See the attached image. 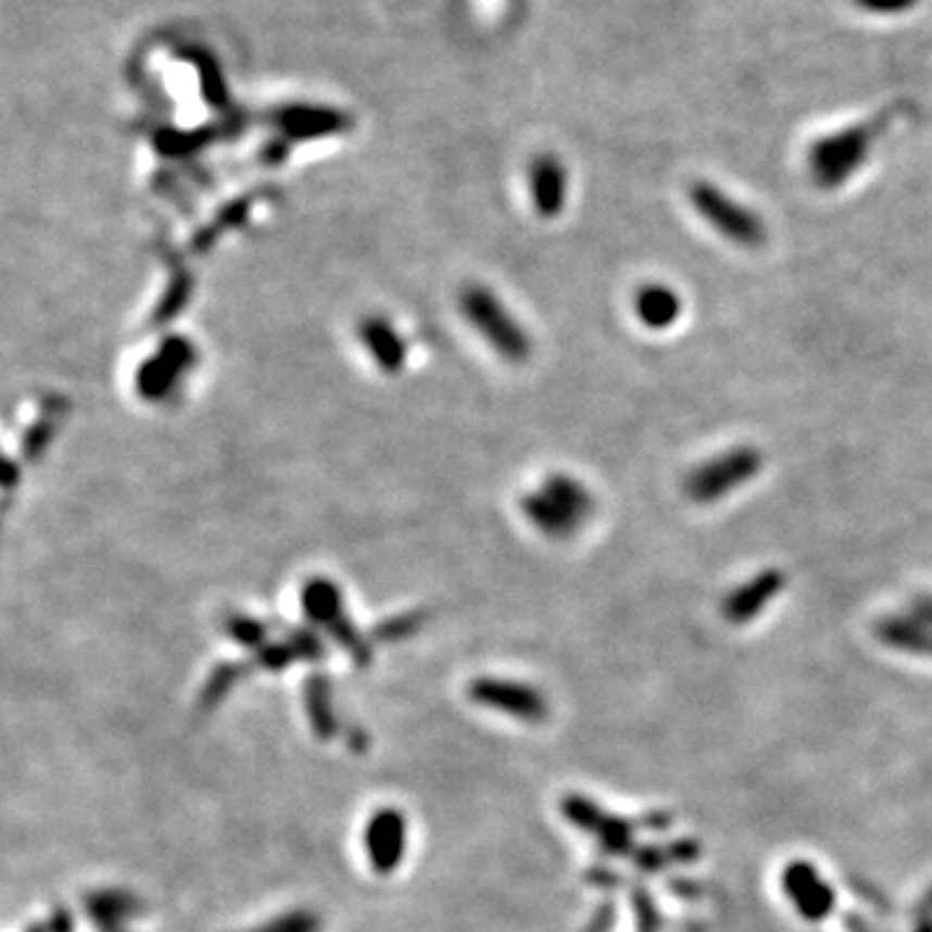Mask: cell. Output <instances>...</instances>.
<instances>
[{
  "label": "cell",
  "mask_w": 932,
  "mask_h": 932,
  "mask_svg": "<svg viewBox=\"0 0 932 932\" xmlns=\"http://www.w3.org/2000/svg\"><path fill=\"white\" fill-rule=\"evenodd\" d=\"M303 609L316 625H324L329 632H335V638L340 640V645L350 655H355L361 664L368 660V645L363 643L361 634L353 630V625H348L342 614V596L337 591L335 583L324 578H314L303 589Z\"/></svg>",
  "instance_id": "5b68a950"
},
{
  "label": "cell",
  "mask_w": 932,
  "mask_h": 932,
  "mask_svg": "<svg viewBox=\"0 0 932 932\" xmlns=\"http://www.w3.org/2000/svg\"><path fill=\"white\" fill-rule=\"evenodd\" d=\"M689 200H692L694 211L710 223L722 239L746 249H756L767 241L765 221H761L752 207L741 205L731 194H726L720 187H715L713 181H694V185L689 187Z\"/></svg>",
  "instance_id": "3957f363"
},
{
  "label": "cell",
  "mask_w": 932,
  "mask_h": 932,
  "mask_svg": "<svg viewBox=\"0 0 932 932\" xmlns=\"http://www.w3.org/2000/svg\"><path fill=\"white\" fill-rule=\"evenodd\" d=\"M785 585V576H782L777 567H767L759 576L746 580L744 585H739L731 596L722 604V614L733 621V625H746L759 614L765 606L772 601L777 593Z\"/></svg>",
  "instance_id": "8fae6325"
},
{
  "label": "cell",
  "mask_w": 932,
  "mask_h": 932,
  "mask_svg": "<svg viewBox=\"0 0 932 932\" xmlns=\"http://www.w3.org/2000/svg\"><path fill=\"white\" fill-rule=\"evenodd\" d=\"M634 314L638 319L645 324L647 329H660L673 327L681 316V299L673 288L664 286V282H645L634 293Z\"/></svg>",
  "instance_id": "7c38bea8"
},
{
  "label": "cell",
  "mask_w": 932,
  "mask_h": 932,
  "mask_svg": "<svg viewBox=\"0 0 932 932\" xmlns=\"http://www.w3.org/2000/svg\"><path fill=\"white\" fill-rule=\"evenodd\" d=\"M329 684L322 677L308 679L306 687V710L311 718V726H314V731L319 739H329V735L337 733V720L332 713V705H329Z\"/></svg>",
  "instance_id": "e0dca14e"
},
{
  "label": "cell",
  "mask_w": 932,
  "mask_h": 932,
  "mask_svg": "<svg viewBox=\"0 0 932 932\" xmlns=\"http://www.w3.org/2000/svg\"><path fill=\"white\" fill-rule=\"evenodd\" d=\"M853 3L873 16H904L915 11L920 0H853Z\"/></svg>",
  "instance_id": "ffe728a7"
},
{
  "label": "cell",
  "mask_w": 932,
  "mask_h": 932,
  "mask_svg": "<svg viewBox=\"0 0 932 932\" xmlns=\"http://www.w3.org/2000/svg\"><path fill=\"white\" fill-rule=\"evenodd\" d=\"M273 125L286 143H293V140L327 138V135L348 130L350 119L342 112L327 110V106L290 104L273 112Z\"/></svg>",
  "instance_id": "ba28073f"
},
{
  "label": "cell",
  "mask_w": 932,
  "mask_h": 932,
  "mask_svg": "<svg viewBox=\"0 0 932 932\" xmlns=\"http://www.w3.org/2000/svg\"><path fill=\"white\" fill-rule=\"evenodd\" d=\"M469 697L482 707H492L505 715L521 720H542L546 715V702L537 689L516 684L505 679H477L469 684Z\"/></svg>",
  "instance_id": "52a82bcc"
},
{
  "label": "cell",
  "mask_w": 932,
  "mask_h": 932,
  "mask_svg": "<svg viewBox=\"0 0 932 932\" xmlns=\"http://www.w3.org/2000/svg\"><path fill=\"white\" fill-rule=\"evenodd\" d=\"M911 606H915L917 617L924 619V621H930V625H932V596H917L915 604H911Z\"/></svg>",
  "instance_id": "603a6c76"
},
{
  "label": "cell",
  "mask_w": 932,
  "mask_h": 932,
  "mask_svg": "<svg viewBox=\"0 0 932 932\" xmlns=\"http://www.w3.org/2000/svg\"><path fill=\"white\" fill-rule=\"evenodd\" d=\"M542 492L550 500H555L559 508H563L567 516L576 518L580 526L589 521V516L593 513V495L583 482H578V479H572L570 475H550V479L542 484Z\"/></svg>",
  "instance_id": "9a60e30c"
},
{
  "label": "cell",
  "mask_w": 932,
  "mask_h": 932,
  "mask_svg": "<svg viewBox=\"0 0 932 932\" xmlns=\"http://www.w3.org/2000/svg\"><path fill=\"white\" fill-rule=\"evenodd\" d=\"M464 314L469 322L479 327V332L488 337L492 348L498 350L505 361L524 363L531 355V340L524 327L508 314V308L500 303L488 288H466L462 295Z\"/></svg>",
  "instance_id": "277c9868"
},
{
  "label": "cell",
  "mask_w": 932,
  "mask_h": 932,
  "mask_svg": "<svg viewBox=\"0 0 932 932\" xmlns=\"http://www.w3.org/2000/svg\"><path fill=\"white\" fill-rule=\"evenodd\" d=\"M366 853L370 868L378 876H389L400 868L404 847H407V821L396 808H381L366 823Z\"/></svg>",
  "instance_id": "8992f818"
},
{
  "label": "cell",
  "mask_w": 932,
  "mask_h": 932,
  "mask_svg": "<svg viewBox=\"0 0 932 932\" xmlns=\"http://www.w3.org/2000/svg\"><path fill=\"white\" fill-rule=\"evenodd\" d=\"M765 466V454L756 445H735L710 462L700 464L684 479V492L692 503L715 505L726 500L741 484L752 482Z\"/></svg>",
  "instance_id": "7a4b0ae2"
},
{
  "label": "cell",
  "mask_w": 932,
  "mask_h": 932,
  "mask_svg": "<svg viewBox=\"0 0 932 932\" xmlns=\"http://www.w3.org/2000/svg\"><path fill=\"white\" fill-rule=\"evenodd\" d=\"M252 932H319V920H316L311 911H290V915H282L278 920L262 924V928H256Z\"/></svg>",
  "instance_id": "d6986e66"
},
{
  "label": "cell",
  "mask_w": 932,
  "mask_h": 932,
  "mask_svg": "<svg viewBox=\"0 0 932 932\" xmlns=\"http://www.w3.org/2000/svg\"><path fill=\"white\" fill-rule=\"evenodd\" d=\"M420 625H423L420 614H407V617L389 619L387 625H383L381 630H378V634H383V638H387V640H396V638H404V634H412Z\"/></svg>",
  "instance_id": "7402d4cb"
},
{
  "label": "cell",
  "mask_w": 932,
  "mask_h": 932,
  "mask_svg": "<svg viewBox=\"0 0 932 932\" xmlns=\"http://www.w3.org/2000/svg\"><path fill=\"white\" fill-rule=\"evenodd\" d=\"M883 643L917 655H932V625L920 617H883L876 625Z\"/></svg>",
  "instance_id": "4fadbf2b"
},
{
  "label": "cell",
  "mask_w": 932,
  "mask_h": 932,
  "mask_svg": "<svg viewBox=\"0 0 932 932\" xmlns=\"http://www.w3.org/2000/svg\"><path fill=\"white\" fill-rule=\"evenodd\" d=\"M894 110L876 114L873 119L844 127L840 133L823 135L808 153V172L819 189H840L844 181L853 179L868 155L873 153L876 140L894 123Z\"/></svg>",
  "instance_id": "6da1fadb"
},
{
  "label": "cell",
  "mask_w": 932,
  "mask_h": 932,
  "mask_svg": "<svg viewBox=\"0 0 932 932\" xmlns=\"http://www.w3.org/2000/svg\"><path fill=\"white\" fill-rule=\"evenodd\" d=\"M785 886L790 889V896L798 904V909L806 917H810V920H816V917H821L823 911L832 907V891H827V886L816 878L814 868H790V873L785 876Z\"/></svg>",
  "instance_id": "5bb4252c"
},
{
  "label": "cell",
  "mask_w": 932,
  "mask_h": 932,
  "mask_svg": "<svg viewBox=\"0 0 932 932\" xmlns=\"http://www.w3.org/2000/svg\"><path fill=\"white\" fill-rule=\"evenodd\" d=\"M239 677H241V668L234 666V664L215 668V673L211 677V684L202 689L200 710H213V707L218 705L223 697H226V692L234 687V681Z\"/></svg>",
  "instance_id": "ac0fdd59"
},
{
  "label": "cell",
  "mask_w": 932,
  "mask_h": 932,
  "mask_svg": "<svg viewBox=\"0 0 932 932\" xmlns=\"http://www.w3.org/2000/svg\"><path fill=\"white\" fill-rule=\"evenodd\" d=\"M192 357H194L192 344L179 340V337L168 340L164 348L159 350V355H155L153 361H148L140 366V374H138L140 394L148 396V400H161V396H166L168 391L174 389V383L179 381L181 370L189 368Z\"/></svg>",
  "instance_id": "9c48e42d"
},
{
  "label": "cell",
  "mask_w": 932,
  "mask_h": 932,
  "mask_svg": "<svg viewBox=\"0 0 932 932\" xmlns=\"http://www.w3.org/2000/svg\"><path fill=\"white\" fill-rule=\"evenodd\" d=\"M228 632H231L241 645L256 647V645H262V640H265V627H262L260 621L247 619V617L228 619Z\"/></svg>",
  "instance_id": "44dd1931"
},
{
  "label": "cell",
  "mask_w": 932,
  "mask_h": 932,
  "mask_svg": "<svg viewBox=\"0 0 932 932\" xmlns=\"http://www.w3.org/2000/svg\"><path fill=\"white\" fill-rule=\"evenodd\" d=\"M529 189L537 215L546 221L557 218L567 198V172L563 161L552 153L537 155L529 168Z\"/></svg>",
  "instance_id": "30bf717a"
},
{
  "label": "cell",
  "mask_w": 932,
  "mask_h": 932,
  "mask_svg": "<svg viewBox=\"0 0 932 932\" xmlns=\"http://www.w3.org/2000/svg\"><path fill=\"white\" fill-rule=\"evenodd\" d=\"M361 337H363V342L368 344L370 353L376 355L378 366L387 368V370H400L402 368L404 344L387 322H381V319L363 322Z\"/></svg>",
  "instance_id": "2e32d148"
}]
</instances>
